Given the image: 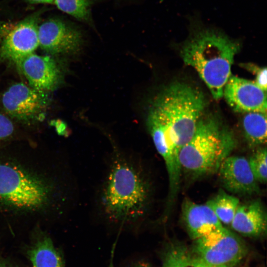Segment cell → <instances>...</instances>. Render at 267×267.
Segmentation results:
<instances>
[{
	"mask_svg": "<svg viewBox=\"0 0 267 267\" xmlns=\"http://www.w3.org/2000/svg\"><path fill=\"white\" fill-rule=\"evenodd\" d=\"M54 4L62 11L92 26L90 0H54Z\"/></svg>",
	"mask_w": 267,
	"mask_h": 267,
	"instance_id": "obj_19",
	"label": "cell"
},
{
	"mask_svg": "<svg viewBox=\"0 0 267 267\" xmlns=\"http://www.w3.org/2000/svg\"><path fill=\"white\" fill-rule=\"evenodd\" d=\"M230 225L244 236L259 237L266 233L267 215L262 202L254 199L239 204Z\"/></svg>",
	"mask_w": 267,
	"mask_h": 267,
	"instance_id": "obj_14",
	"label": "cell"
},
{
	"mask_svg": "<svg viewBox=\"0 0 267 267\" xmlns=\"http://www.w3.org/2000/svg\"><path fill=\"white\" fill-rule=\"evenodd\" d=\"M242 126L244 136L251 147L262 146L267 142V113H244Z\"/></svg>",
	"mask_w": 267,
	"mask_h": 267,
	"instance_id": "obj_17",
	"label": "cell"
},
{
	"mask_svg": "<svg viewBox=\"0 0 267 267\" xmlns=\"http://www.w3.org/2000/svg\"><path fill=\"white\" fill-rule=\"evenodd\" d=\"M188 30L180 48V56L185 65L197 72L214 98L219 100L231 76L241 43L220 29L206 25L196 16L189 20Z\"/></svg>",
	"mask_w": 267,
	"mask_h": 267,
	"instance_id": "obj_3",
	"label": "cell"
},
{
	"mask_svg": "<svg viewBox=\"0 0 267 267\" xmlns=\"http://www.w3.org/2000/svg\"><path fill=\"white\" fill-rule=\"evenodd\" d=\"M33 267H65L51 239L44 235L36 240L27 251Z\"/></svg>",
	"mask_w": 267,
	"mask_h": 267,
	"instance_id": "obj_15",
	"label": "cell"
},
{
	"mask_svg": "<svg viewBox=\"0 0 267 267\" xmlns=\"http://www.w3.org/2000/svg\"><path fill=\"white\" fill-rule=\"evenodd\" d=\"M181 217L188 234L194 240L223 227L206 203L198 204L188 198L182 203Z\"/></svg>",
	"mask_w": 267,
	"mask_h": 267,
	"instance_id": "obj_13",
	"label": "cell"
},
{
	"mask_svg": "<svg viewBox=\"0 0 267 267\" xmlns=\"http://www.w3.org/2000/svg\"><path fill=\"white\" fill-rule=\"evenodd\" d=\"M223 96L235 112L267 113L266 91L254 81L231 76L224 87Z\"/></svg>",
	"mask_w": 267,
	"mask_h": 267,
	"instance_id": "obj_10",
	"label": "cell"
},
{
	"mask_svg": "<svg viewBox=\"0 0 267 267\" xmlns=\"http://www.w3.org/2000/svg\"><path fill=\"white\" fill-rule=\"evenodd\" d=\"M39 17L33 14L19 22L3 38L0 57L17 65L24 58L33 53L39 46Z\"/></svg>",
	"mask_w": 267,
	"mask_h": 267,
	"instance_id": "obj_9",
	"label": "cell"
},
{
	"mask_svg": "<svg viewBox=\"0 0 267 267\" xmlns=\"http://www.w3.org/2000/svg\"><path fill=\"white\" fill-rule=\"evenodd\" d=\"M25 0L32 3H46V4L54 3V0Z\"/></svg>",
	"mask_w": 267,
	"mask_h": 267,
	"instance_id": "obj_23",
	"label": "cell"
},
{
	"mask_svg": "<svg viewBox=\"0 0 267 267\" xmlns=\"http://www.w3.org/2000/svg\"><path fill=\"white\" fill-rule=\"evenodd\" d=\"M255 75L254 82L262 89L267 91V68L259 67L253 63H242L241 65Z\"/></svg>",
	"mask_w": 267,
	"mask_h": 267,
	"instance_id": "obj_21",
	"label": "cell"
},
{
	"mask_svg": "<svg viewBox=\"0 0 267 267\" xmlns=\"http://www.w3.org/2000/svg\"><path fill=\"white\" fill-rule=\"evenodd\" d=\"M248 160L253 175L258 182L266 183L267 177L266 147L258 148Z\"/></svg>",
	"mask_w": 267,
	"mask_h": 267,
	"instance_id": "obj_20",
	"label": "cell"
},
{
	"mask_svg": "<svg viewBox=\"0 0 267 267\" xmlns=\"http://www.w3.org/2000/svg\"><path fill=\"white\" fill-rule=\"evenodd\" d=\"M50 189L42 179L14 165L0 163V202L22 210L41 208Z\"/></svg>",
	"mask_w": 267,
	"mask_h": 267,
	"instance_id": "obj_5",
	"label": "cell"
},
{
	"mask_svg": "<svg viewBox=\"0 0 267 267\" xmlns=\"http://www.w3.org/2000/svg\"><path fill=\"white\" fill-rule=\"evenodd\" d=\"M206 103L203 92L186 83L175 82L165 88L155 98L147 120L156 149L179 150L193 136Z\"/></svg>",
	"mask_w": 267,
	"mask_h": 267,
	"instance_id": "obj_2",
	"label": "cell"
},
{
	"mask_svg": "<svg viewBox=\"0 0 267 267\" xmlns=\"http://www.w3.org/2000/svg\"><path fill=\"white\" fill-rule=\"evenodd\" d=\"M217 173L222 185L230 193L251 195L260 191L248 159L243 156H228L222 163Z\"/></svg>",
	"mask_w": 267,
	"mask_h": 267,
	"instance_id": "obj_11",
	"label": "cell"
},
{
	"mask_svg": "<svg viewBox=\"0 0 267 267\" xmlns=\"http://www.w3.org/2000/svg\"><path fill=\"white\" fill-rule=\"evenodd\" d=\"M14 130L12 121L8 117L0 113V141L11 136Z\"/></svg>",
	"mask_w": 267,
	"mask_h": 267,
	"instance_id": "obj_22",
	"label": "cell"
},
{
	"mask_svg": "<svg viewBox=\"0 0 267 267\" xmlns=\"http://www.w3.org/2000/svg\"><path fill=\"white\" fill-rule=\"evenodd\" d=\"M134 267H152L145 264H139L134 266Z\"/></svg>",
	"mask_w": 267,
	"mask_h": 267,
	"instance_id": "obj_25",
	"label": "cell"
},
{
	"mask_svg": "<svg viewBox=\"0 0 267 267\" xmlns=\"http://www.w3.org/2000/svg\"><path fill=\"white\" fill-rule=\"evenodd\" d=\"M194 241L193 251L212 267H235L247 253L243 241L224 226Z\"/></svg>",
	"mask_w": 267,
	"mask_h": 267,
	"instance_id": "obj_6",
	"label": "cell"
},
{
	"mask_svg": "<svg viewBox=\"0 0 267 267\" xmlns=\"http://www.w3.org/2000/svg\"><path fill=\"white\" fill-rule=\"evenodd\" d=\"M0 267H16L4 261H0Z\"/></svg>",
	"mask_w": 267,
	"mask_h": 267,
	"instance_id": "obj_24",
	"label": "cell"
},
{
	"mask_svg": "<svg viewBox=\"0 0 267 267\" xmlns=\"http://www.w3.org/2000/svg\"><path fill=\"white\" fill-rule=\"evenodd\" d=\"M154 193L144 160L115 149L96 193V215L104 224L119 230L140 228L148 221Z\"/></svg>",
	"mask_w": 267,
	"mask_h": 267,
	"instance_id": "obj_1",
	"label": "cell"
},
{
	"mask_svg": "<svg viewBox=\"0 0 267 267\" xmlns=\"http://www.w3.org/2000/svg\"><path fill=\"white\" fill-rule=\"evenodd\" d=\"M206 204L222 224L230 225L240 203L236 197L221 190Z\"/></svg>",
	"mask_w": 267,
	"mask_h": 267,
	"instance_id": "obj_18",
	"label": "cell"
},
{
	"mask_svg": "<svg viewBox=\"0 0 267 267\" xmlns=\"http://www.w3.org/2000/svg\"><path fill=\"white\" fill-rule=\"evenodd\" d=\"M163 267H212L205 263L193 250L184 245L174 243L166 250Z\"/></svg>",
	"mask_w": 267,
	"mask_h": 267,
	"instance_id": "obj_16",
	"label": "cell"
},
{
	"mask_svg": "<svg viewBox=\"0 0 267 267\" xmlns=\"http://www.w3.org/2000/svg\"><path fill=\"white\" fill-rule=\"evenodd\" d=\"M236 145L231 131L216 119L202 117L192 137L179 150L182 171L193 179L217 173Z\"/></svg>",
	"mask_w": 267,
	"mask_h": 267,
	"instance_id": "obj_4",
	"label": "cell"
},
{
	"mask_svg": "<svg viewBox=\"0 0 267 267\" xmlns=\"http://www.w3.org/2000/svg\"><path fill=\"white\" fill-rule=\"evenodd\" d=\"M17 65L30 87L40 92L52 91L59 83L60 69L54 59L50 56L33 53L24 58Z\"/></svg>",
	"mask_w": 267,
	"mask_h": 267,
	"instance_id": "obj_12",
	"label": "cell"
},
{
	"mask_svg": "<svg viewBox=\"0 0 267 267\" xmlns=\"http://www.w3.org/2000/svg\"><path fill=\"white\" fill-rule=\"evenodd\" d=\"M38 33L39 46L52 54L74 53L83 43L81 31L59 19H49L39 25Z\"/></svg>",
	"mask_w": 267,
	"mask_h": 267,
	"instance_id": "obj_8",
	"label": "cell"
},
{
	"mask_svg": "<svg viewBox=\"0 0 267 267\" xmlns=\"http://www.w3.org/2000/svg\"><path fill=\"white\" fill-rule=\"evenodd\" d=\"M45 93L23 83L11 86L3 94L1 103L11 117L25 123L41 120L47 106Z\"/></svg>",
	"mask_w": 267,
	"mask_h": 267,
	"instance_id": "obj_7",
	"label": "cell"
}]
</instances>
